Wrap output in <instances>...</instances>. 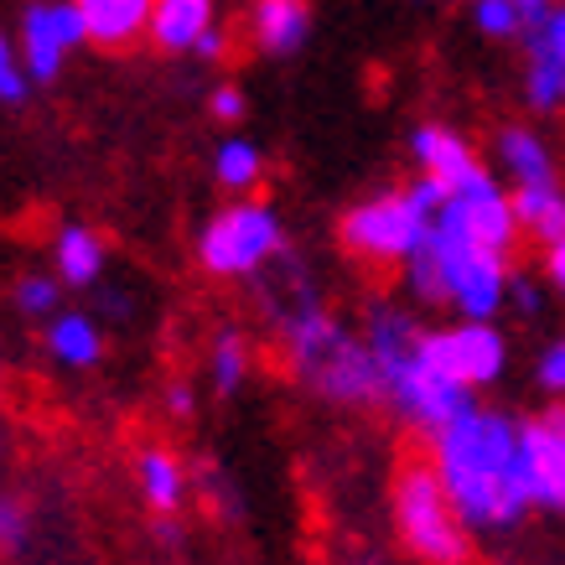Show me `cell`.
<instances>
[{"label":"cell","instance_id":"1","mask_svg":"<svg viewBox=\"0 0 565 565\" xmlns=\"http://www.w3.org/2000/svg\"><path fill=\"white\" fill-rule=\"evenodd\" d=\"M259 307L270 317L275 353L286 374L332 411H379L384 374L363 343V327L343 322L311 286V270L286 255L270 275H259Z\"/></svg>","mask_w":565,"mask_h":565},{"label":"cell","instance_id":"2","mask_svg":"<svg viewBox=\"0 0 565 565\" xmlns=\"http://www.w3.org/2000/svg\"><path fill=\"white\" fill-rule=\"evenodd\" d=\"M519 420L524 415H509L478 399L426 441L430 467L441 472L467 530L488 534V540L514 534L534 514L530 493H524V472H519Z\"/></svg>","mask_w":565,"mask_h":565},{"label":"cell","instance_id":"3","mask_svg":"<svg viewBox=\"0 0 565 565\" xmlns=\"http://www.w3.org/2000/svg\"><path fill=\"white\" fill-rule=\"evenodd\" d=\"M359 327H363V343H369V353H374V363H379V374H384V411L405 430H415V436L430 441V436L451 426L467 405H478V394H467L462 384H451V379L426 359L430 327L420 322L411 307L374 296V301L363 307Z\"/></svg>","mask_w":565,"mask_h":565},{"label":"cell","instance_id":"4","mask_svg":"<svg viewBox=\"0 0 565 565\" xmlns=\"http://www.w3.org/2000/svg\"><path fill=\"white\" fill-rule=\"evenodd\" d=\"M405 291L415 307H451L462 322H493L509 307V286H514V265L472 234H462L451 218L436 213L426 249L399 270Z\"/></svg>","mask_w":565,"mask_h":565},{"label":"cell","instance_id":"5","mask_svg":"<svg viewBox=\"0 0 565 565\" xmlns=\"http://www.w3.org/2000/svg\"><path fill=\"white\" fill-rule=\"evenodd\" d=\"M446 207L441 182L415 172L411 182H394V188H379L369 198H359L353 207H343L338 218V244H343L348 259H359L363 270H405L420 249H426L430 228H436V213Z\"/></svg>","mask_w":565,"mask_h":565},{"label":"cell","instance_id":"6","mask_svg":"<svg viewBox=\"0 0 565 565\" xmlns=\"http://www.w3.org/2000/svg\"><path fill=\"white\" fill-rule=\"evenodd\" d=\"M390 519L394 540L411 550V561L420 565H472V540L462 509L451 503L441 472L430 467V457H405L394 467L390 482Z\"/></svg>","mask_w":565,"mask_h":565},{"label":"cell","instance_id":"7","mask_svg":"<svg viewBox=\"0 0 565 565\" xmlns=\"http://www.w3.org/2000/svg\"><path fill=\"white\" fill-rule=\"evenodd\" d=\"M286 255H291L286 218L265 198H228L192 234V259L207 280H259Z\"/></svg>","mask_w":565,"mask_h":565},{"label":"cell","instance_id":"8","mask_svg":"<svg viewBox=\"0 0 565 565\" xmlns=\"http://www.w3.org/2000/svg\"><path fill=\"white\" fill-rule=\"evenodd\" d=\"M441 192H446L441 218H451L462 234H472V239L498 249V255H514L524 228H519V213H514V188L498 177V167H478V172H467L462 182H451Z\"/></svg>","mask_w":565,"mask_h":565},{"label":"cell","instance_id":"9","mask_svg":"<svg viewBox=\"0 0 565 565\" xmlns=\"http://www.w3.org/2000/svg\"><path fill=\"white\" fill-rule=\"evenodd\" d=\"M426 359L441 369L451 384H462L467 394L493 390L503 369H509V338L498 332V322H446L426 332Z\"/></svg>","mask_w":565,"mask_h":565},{"label":"cell","instance_id":"10","mask_svg":"<svg viewBox=\"0 0 565 565\" xmlns=\"http://www.w3.org/2000/svg\"><path fill=\"white\" fill-rule=\"evenodd\" d=\"M78 47H88V32L73 0H26L21 6L17 52L32 73V84H57Z\"/></svg>","mask_w":565,"mask_h":565},{"label":"cell","instance_id":"11","mask_svg":"<svg viewBox=\"0 0 565 565\" xmlns=\"http://www.w3.org/2000/svg\"><path fill=\"white\" fill-rule=\"evenodd\" d=\"M519 472L540 514H565V405L519 420Z\"/></svg>","mask_w":565,"mask_h":565},{"label":"cell","instance_id":"12","mask_svg":"<svg viewBox=\"0 0 565 565\" xmlns=\"http://www.w3.org/2000/svg\"><path fill=\"white\" fill-rule=\"evenodd\" d=\"M524 104L534 115L565 109V0H555L550 21L524 47Z\"/></svg>","mask_w":565,"mask_h":565},{"label":"cell","instance_id":"13","mask_svg":"<svg viewBox=\"0 0 565 565\" xmlns=\"http://www.w3.org/2000/svg\"><path fill=\"white\" fill-rule=\"evenodd\" d=\"M311 36V0H249L244 42L259 57H296Z\"/></svg>","mask_w":565,"mask_h":565},{"label":"cell","instance_id":"14","mask_svg":"<svg viewBox=\"0 0 565 565\" xmlns=\"http://www.w3.org/2000/svg\"><path fill=\"white\" fill-rule=\"evenodd\" d=\"M130 472H136L140 503H146L156 519H172L177 509L188 503V493H192V467L177 457L172 446H161V441L140 446L136 462H130Z\"/></svg>","mask_w":565,"mask_h":565},{"label":"cell","instance_id":"15","mask_svg":"<svg viewBox=\"0 0 565 565\" xmlns=\"http://www.w3.org/2000/svg\"><path fill=\"white\" fill-rule=\"evenodd\" d=\"M411 161H415V172L430 177V182H441V188L462 182L467 172L482 167V156L472 151V140L441 120H420L411 130Z\"/></svg>","mask_w":565,"mask_h":565},{"label":"cell","instance_id":"16","mask_svg":"<svg viewBox=\"0 0 565 565\" xmlns=\"http://www.w3.org/2000/svg\"><path fill=\"white\" fill-rule=\"evenodd\" d=\"M84 17L88 47L99 52H125L136 42H151V17L156 0H73Z\"/></svg>","mask_w":565,"mask_h":565},{"label":"cell","instance_id":"17","mask_svg":"<svg viewBox=\"0 0 565 565\" xmlns=\"http://www.w3.org/2000/svg\"><path fill=\"white\" fill-rule=\"evenodd\" d=\"M52 275L68 286V291H88V286H104V270H109V244H104L99 228L88 223H57L52 228Z\"/></svg>","mask_w":565,"mask_h":565},{"label":"cell","instance_id":"18","mask_svg":"<svg viewBox=\"0 0 565 565\" xmlns=\"http://www.w3.org/2000/svg\"><path fill=\"white\" fill-rule=\"evenodd\" d=\"M493 167L509 188H530V182H561V161L550 151V140L534 125H498L493 136Z\"/></svg>","mask_w":565,"mask_h":565},{"label":"cell","instance_id":"19","mask_svg":"<svg viewBox=\"0 0 565 565\" xmlns=\"http://www.w3.org/2000/svg\"><path fill=\"white\" fill-rule=\"evenodd\" d=\"M42 353L47 363L68 369V374H84V369H99L104 359V322L88 317V311H57L47 327H42Z\"/></svg>","mask_w":565,"mask_h":565},{"label":"cell","instance_id":"20","mask_svg":"<svg viewBox=\"0 0 565 565\" xmlns=\"http://www.w3.org/2000/svg\"><path fill=\"white\" fill-rule=\"evenodd\" d=\"M555 11V0H467V21L482 42H514L530 47V36L540 32Z\"/></svg>","mask_w":565,"mask_h":565},{"label":"cell","instance_id":"21","mask_svg":"<svg viewBox=\"0 0 565 565\" xmlns=\"http://www.w3.org/2000/svg\"><path fill=\"white\" fill-rule=\"evenodd\" d=\"M218 26V0H156L151 47L156 52H198L207 32Z\"/></svg>","mask_w":565,"mask_h":565},{"label":"cell","instance_id":"22","mask_svg":"<svg viewBox=\"0 0 565 565\" xmlns=\"http://www.w3.org/2000/svg\"><path fill=\"white\" fill-rule=\"evenodd\" d=\"M265 177H270V156L259 151L249 136H223L213 146V182L228 198H255Z\"/></svg>","mask_w":565,"mask_h":565},{"label":"cell","instance_id":"23","mask_svg":"<svg viewBox=\"0 0 565 565\" xmlns=\"http://www.w3.org/2000/svg\"><path fill=\"white\" fill-rule=\"evenodd\" d=\"M514 213L524 239H534L540 249L555 244L565 234V182H530V188H514Z\"/></svg>","mask_w":565,"mask_h":565},{"label":"cell","instance_id":"24","mask_svg":"<svg viewBox=\"0 0 565 565\" xmlns=\"http://www.w3.org/2000/svg\"><path fill=\"white\" fill-rule=\"evenodd\" d=\"M249 374H255V343L244 338L239 327H218L213 332V343H207V384H213V394H239L244 384H249Z\"/></svg>","mask_w":565,"mask_h":565},{"label":"cell","instance_id":"25","mask_svg":"<svg viewBox=\"0 0 565 565\" xmlns=\"http://www.w3.org/2000/svg\"><path fill=\"white\" fill-rule=\"evenodd\" d=\"M11 311L26 317V322H42L47 327L57 311H63V280L52 270H21L11 280Z\"/></svg>","mask_w":565,"mask_h":565},{"label":"cell","instance_id":"26","mask_svg":"<svg viewBox=\"0 0 565 565\" xmlns=\"http://www.w3.org/2000/svg\"><path fill=\"white\" fill-rule=\"evenodd\" d=\"M192 488L207 498V509H218V514H239V503H234V482H228V472H223L213 457H198L192 462Z\"/></svg>","mask_w":565,"mask_h":565},{"label":"cell","instance_id":"27","mask_svg":"<svg viewBox=\"0 0 565 565\" xmlns=\"http://www.w3.org/2000/svg\"><path fill=\"white\" fill-rule=\"evenodd\" d=\"M534 384L550 394V405H565V338H550L534 359Z\"/></svg>","mask_w":565,"mask_h":565},{"label":"cell","instance_id":"28","mask_svg":"<svg viewBox=\"0 0 565 565\" xmlns=\"http://www.w3.org/2000/svg\"><path fill=\"white\" fill-rule=\"evenodd\" d=\"M26 94H32V73L21 63L17 42H0V99L17 109V104H26Z\"/></svg>","mask_w":565,"mask_h":565},{"label":"cell","instance_id":"29","mask_svg":"<svg viewBox=\"0 0 565 565\" xmlns=\"http://www.w3.org/2000/svg\"><path fill=\"white\" fill-rule=\"evenodd\" d=\"M545 296H550V286H545V275L534 280L530 270H514V286H509V307L524 317V322H534L540 311H545Z\"/></svg>","mask_w":565,"mask_h":565},{"label":"cell","instance_id":"30","mask_svg":"<svg viewBox=\"0 0 565 565\" xmlns=\"http://www.w3.org/2000/svg\"><path fill=\"white\" fill-rule=\"evenodd\" d=\"M21 545H26V503L17 493H6L0 498V550L17 555Z\"/></svg>","mask_w":565,"mask_h":565},{"label":"cell","instance_id":"31","mask_svg":"<svg viewBox=\"0 0 565 565\" xmlns=\"http://www.w3.org/2000/svg\"><path fill=\"white\" fill-rule=\"evenodd\" d=\"M207 115L218 125H244V115H249V99H244L239 84H213V94H207Z\"/></svg>","mask_w":565,"mask_h":565},{"label":"cell","instance_id":"32","mask_svg":"<svg viewBox=\"0 0 565 565\" xmlns=\"http://www.w3.org/2000/svg\"><path fill=\"white\" fill-rule=\"evenodd\" d=\"M161 411L172 415V420H192V415H198V390H192L188 379H172V384L161 390Z\"/></svg>","mask_w":565,"mask_h":565},{"label":"cell","instance_id":"33","mask_svg":"<svg viewBox=\"0 0 565 565\" xmlns=\"http://www.w3.org/2000/svg\"><path fill=\"white\" fill-rule=\"evenodd\" d=\"M540 270H545V286L555 296H565V234L555 244H545L540 249Z\"/></svg>","mask_w":565,"mask_h":565},{"label":"cell","instance_id":"34","mask_svg":"<svg viewBox=\"0 0 565 565\" xmlns=\"http://www.w3.org/2000/svg\"><path fill=\"white\" fill-rule=\"evenodd\" d=\"M228 52H234V36H228V26H213V32L198 42V63H228Z\"/></svg>","mask_w":565,"mask_h":565},{"label":"cell","instance_id":"35","mask_svg":"<svg viewBox=\"0 0 565 565\" xmlns=\"http://www.w3.org/2000/svg\"><path fill=\"white\" fill-rule=\"evenodd\" d=\"M99 301H104V311H109V317H130V301H125L115 286H99Z\"/></svg>","mask_w":565,"mask_h":565},{"label":"cell","instance_id":"36","mask_svg":"<svg viewBox=\"0 0 565 565\" xmlns=\"http://www.w3.org/2000/svg\"><path fill=\"white\" fill-rule=\"evenodd\" d=\"M156 540L161 545H182V530H177L172 519H156Z\"/></svg>","mask_w":565,"mask_h":565},{"label":"cell","instance_id":"37","mask_svg":"<svg viewBox=\"0 0 565 565\" xmlns=\"http://www.w3.org/2000/svg\"><path fill=\"white\" fill-rule=\"evenodd\" d=\"M343 565H379L374 555H353V561H343Z\"/></svg>","mask_w":565,"mask_h":565},{"label":"cell","instance_id":"38","mask_svg":"<svg viewBox=\"0 0 565 565\" xmlns=\"http://www.w3.org/2000/svg\"><path fill=\"white\" fill-rule=\"evenodd\" d=\"M415 6H446V0H415Z\"/></svg>","mask_w":565,"mask_h":565}]
</instances>
